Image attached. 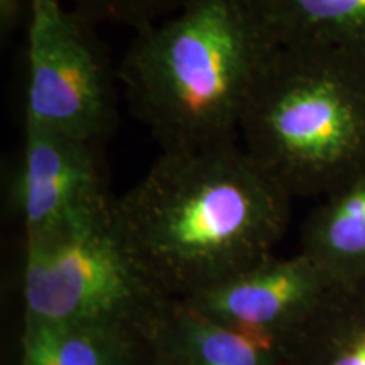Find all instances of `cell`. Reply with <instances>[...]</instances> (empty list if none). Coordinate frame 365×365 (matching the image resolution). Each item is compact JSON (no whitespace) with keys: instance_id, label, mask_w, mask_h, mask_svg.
Segmentation results:
<instances>
[{"instance_id":"6da1fadb","label":"cell","mask_w":365,"mask_h":365,"mask_svg":"<svg viewBox=\"0 0 365 365\" xmlns=\"http://www.w3.org/2000/svg\"><path fill=\"white\" fill-rule=\"evenodd\" d=\"M293 196L239 139L161 150L145 175L113 198L118 240L164 299L182 301L272 257Z\"/></svg>"},{"instance_id":"7a4b0ae2","label":"cell","mask_w":365,"mask_h":365,"mask_svg":"<svg viewBox=\"0 0 365 365\" xmlns=\"http://www.w3.org/2000/svg\"><path fill=\"white\" fill-rule=\"evenodd\" d=\"M274 44L250 0H190L135 31L118 85L161 150L228 143Z\"/></svg>"},{"instance_id":"3957f363","label":"cell","mask_w":365,"mask_h":365,"mask_svg":"<svg viewBox=\"0 0 365 365\" xmlns=\"http://www.w3.org/2000/svg\"><path fill=\"white\" fill-rule=\"evenodd\" d=\"M244 149L294 198H323L365 170V54L274 44L239 127Z\"/></svg>"},{"instance_id":"277c9868","label":"cell","mask_w":365,"mask_h":365,"mask_svg":"<svg viewBox=\"0 0 365 365\" xmlns=\"http://www.w3.org/2000/svg\"><path fill=\"white\" fill-rule=\"evenodd\" d=\"M24 319L125 323L149 330L166 299L144 279L105 215L26 235Z\"/></svg>"},{"instance_id":"5b68a950","label":"cell","mask_w":365,"mask_h":365,"mask_svg":"<svg viewBox=\"0 0 365 365\" xmlns=\"http://www.w3.org/2000/svg\"><path fill=\"white\" fill-rule=\"evenodd\" d=\"M61 0H31L24 125L102 145L118 120L117 66Z\"/></svg>"},{"instance_id":"8992f818","label":"cell","mask_w":365,"mask_h":365,"mask_svg":"<svg viewBox=\"0 0 365 365\" xmlns=\"http://www.w3.org/2000/svg\"><path fill=\"white\" fill-rule=\"evenodd\" d=\"M102 145L36 125H24V143L9 182V203L24 235L43 234L105 215L112 210Z\"/></svg>"},{"instance_id":"52a82bcc","label":"cell","mask_w":365,"mask_h":365,"mask_svg":"<svg viewBox=\"0 0 365 365\" xmlns=\"http://www.w3.org/2000/svg\"><path fill=\"white\" fill-rule=\"evenodd\" d=\"M340 284L304 252L266 259L193 298L182 299L223 325L276 346L303 325Z\"/></svg>"},{"instance_id":"ba28073f","label":"cell","mask_w":365,"mask_h":365,"mask_svg":"<svg viewBox=\"0 0 365 365\" xmlns=\"http://www.w3.org/2000/svg\"><path fill=\"white\" fill-rule=\"evenodd\" d=\"M149 344L173 365H277L271 341L218 323L185 301H164Z\"/></svg>"},{"instance_id":"9c48e42d","label":"cell","mask_w":365,"mask_h":365,"mask_svg":"<svg viewBox=\"0 0 365 365\" xmlns=\"http://www.w3.org/2000/svg\"><path fill=\"white\" fill-rule=\"evenodd\" d=\"M21 365H134L149 349V330L125 323L24 319Z\"/></svg>"},{"instance_id":"30bf717a","label":"cell","mask_w":365,"mask_h":365,"mask_svg":"<svg viewBox=\"0 0 365 365\" xmlns=\"http://www.w3.org/2000/svg\"><path fill=\"white\" fill-rule=\"evenodd\" d=\"M299 250L339 284L365 281V170L319 198L301 228Z\"/></svg>"},{"instance_id":"8fae6325","label":"cell","mask_w":365,"mask_h":365,"mask_svg":"<svg viewBox=\"0 0 365 365\" xmlns=\"http://www.w3.org/2000/svg\"><path fill=\"white\" fill-rule=\"evenodd\" d=\"M276 350L277 365H365V281L340 284Z\"/></svg>"},{"instance_id":"7c38bea8","label":"cell","mask_w":365,"mask_h":365,"mask_svg":"<svg viewBox=\"0 0 365 365\" xmlns=\"http://www.w3.org/2000/svg\"><path fill=\"white\" fill-rule=\"evenodd\" d=\"M276 43L365 54V0H250Z\"/></svg>"},{"instance_id":"4fadbf2b","label":"cell","mask_w":365,"mask_h":365,"mask_svg":"<svg viewBox=\"0 0 365 365\" xmlns=\"http://www.w3.org/2000/svg\"><path fill=\"white\" fill-rule=\"evenodd\" d=\"M90 22H113L134 31L156 24L180 11L190 0H71Z\"/></svg>"},{"instance_id":"5bb4252c","label":"cell","mask_w":365,"mask_h":365,"mask_svg":"<svg viewBox=\"0 0 365 365\" xmlns=\"http://www.w3.org/2000/svg\"><path fill=\"white\" fill-rule=\"evenodd\" d=\"M22 11V0H0V27L6 34L16 26Z\"/></svg>"},{"instance_id":"9a60e30c","label":"cell","mask_w":365,"mask_h":365,"mask_svg":"<svg viewBox=\"0 0 365 365\" xmlns=\"http://www.w3.org/2000/svg\"><path fill=\"white\" fill-rule=\"evenodd\" d=\"M134 365H173V364L168 362V360L164 359L163 355H159L156 350H154L153 346H150V344H149L148 352H145L143 357L137 360Z\"/></svg>"}]
</instances>
